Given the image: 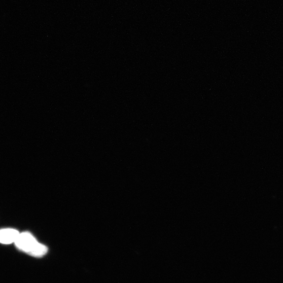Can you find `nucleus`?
<instances>
[{"instance_id": "nucleus-2", "label": "nucleus", "mask_w": 283, "mask_h": 283, "mask_svg": "<svg viewBox=\"0 0 283 283\" xmlns=\"http://www.w3.org/2000/svg\"><path fill=\"white\" fill-rule=\"evenodd\" d=\"M20 234L19 231L15 229H2L1 233H0V241H1V244L5 245L15 243Z\"/></svg>"}, {"instance_id": "nucleus-1", "label": "nucleus", "mask_w": 283, "mask_h": 283, "mask_svg": "<svg viewBox=\"0 0 283 283\" xmlns=\"http://www.w3.org/2000/svg\"><path fill=\"white\" fill-rule=\"evenodd\" d=\"M15 244L21 251L36 257H42L48 251L47 248L38 243L35 238L29 232L21 233Z\"/></svg>"}]
</instances>
